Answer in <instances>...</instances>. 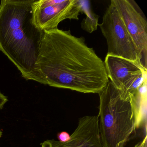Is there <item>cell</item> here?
Here are the masks:
<instances>
[{
	"label": "cell",
	"instance_id": "cell-6",
	"mask_svg": "<svg viewBox=\"0 0 147 147\" xmlns=\"http://www.w3.org/2000/svg\"><path fill=\"white\" fill-rule=\"evenodd\" d=\"M33 22L42 31L57 28L66 19H79L82 13L81 0H34L32 5Z\"/></svg>",
	"mask_w": 147,
	"mask_h": 147
},
{
	"label": "cell",
	"instance_id": "cell-12",
	"mask_svg": "<svg viewBox=\"0 0 147 147\" xmlns=\"http://www.w3.org/2000/svg\"><path fill=\"white\" fill-rule=\"evenodd\" d=\"M8 101L7 97L0 92V109H2L5 104Z\"/></svg>",
	"mask_w": 147,
	"mask_h": 147
},
{
	"label": "cell",
	"instance_id": "cell-14",
	"mask_svg": "<svg viewBox=\"0 0 147 147\" xmlns=\"http://www.w3.org/2000/svg\"><path fill=\"white\" fill-rule=\"evenodd\" d=\"M2 131H1V130L0 129V138L1 137V136H2Z\"/></svg>",
	"mask_w": 147,
	"mask_h": 147
},
{
	"label": "cell",
	"instance_id": "cell-2",
	"mask_svg": "<svg viewBox=\"0 0 147 147\" xmlns=\"http://www.w3.org/2000/svg\"><path fill=\"white\" fill-rule=\"evenodd\" d=\"M34 0H2L0 4V51L26 80L45 85L37 63L44 31L33 22Z\"/></svg>",
	"mask_w": 147,
	"mask_h": 147
},
{
	"label": "cell",
	"instance_id": "cell-9",
	"mask_svg": "<svg viewBox=\"0 0 147 147\" xmlns=\"http://www.w3.org/2000/svg\"><path fill=\"white\" fill-rule=\"evenodd\" d=\"M129 101L134 114L136 129L143 128L147 132V82L129 96Z\"/></svg>",
	"mask_w": 147,
	"mask_h": 147
},
{
	"label": "cell",
	"instance_id": "cell-4",
	"mask_svg": "<svg viewBox=\"0 0 147 147\" xmlns=\"http://www.w3.org/2000/svg\"><path fill=\"white\" fill-rule=\"evenodd\" d=\"M98 26L106 39L107 55L142 63V55L129 34L114 0L111 1Z\"/></svg>",
	"mask_w": 147,
	"mask_h": 147
},
{
	"label": "cell",
	"instance_id": "cell-13",
	"mask_svg": "<svg viewBox=\"0 0 147 147\" xmlns=\"http://www.w3.org/2000/svg\"><path fill=\"white\" fill-rule=\"evenodd\" d=\"M134 147H147V135L145 136L142 141L136 144Z\"/></svg>",
	"mask_w": 147,
	"mask_h": 147
},
{
	"label": "cell",
	"instance_id": "cell-5",
	"mask_svg": "<svg viewBox=\"0 0 147 147\" xmlns=\"http://www.w3.org/2000/svg\"><path fill=\"white\" fill-rule=\"evenodd\" d=\"M104 63L109 80L125 100L147 81V68L142 63L107 55Z\"/></svg>",
	"mask_w": 147,
	"mask_h": 147
},
{
	"label": "cell",
	"instance_id": "cell-3",
	"mask_svg": "<svg viewBox=\"0 0 147 147\" xmlns=\"http://www.w3.org/2000/svg\"><path fill=\"white\" fill-rule=\"evenodd\" d=\"M99 126L103 147H124L136 130L135 119L129 100L110 80L98 93Z\"/></svg>",
	"mask_w": 147,
	"mask_h": 147
},
{
	"label": "cell",
	"instance_id": "cell-8",
	"mask_svg": "<svg viewBox=\"0 0 147 147\" xmlns=\"http://www.w3.org/2000/svg\"><path fill=\"white\" fill-rule=\"evenodd\" d=\"M41 147H103L98 117L86 116L80 118L69 140L66 142L47 140L41 144Z\"/></svg>",
	"mask_w": 147,
	"mask_h": 147
},
{
	"label": "cell",
	"instance_id": "cell-10",
	"mask_svg": "<svg viewBox=\"0 0 147 147\" xmlns=\"http://www.w3.org/2000/svg\"><path fill=\"white\" fill-rule=\"evenodd\" d=\"M81 1L82 4V13H84L86 15V17L81 24V28L87 32L91 33L98 29L99 17L92 11L89 1Z\"/></svg>",
	"mask_w": 147,
	"mask_h": 147
},
{
	"label": "cell",
	"instance_id": "cell-1",
	"mask_svg": "<svg viewBox=\"0 0 147 147\" xmlns=\"http://www.w3.org/2000/svg\"><path fill=\"white\" fill-rule=\"evenodd\" d=\"M37 65L45 85L53 87L98 93L109 81L104 61L69 30L44 31Z\"/></svg>",
	"mask_w": 147,
	"mask_h": 147
},
{
	"label": "cell",
	"instance_id": "cell-11",
	"mask_svg": "<svg viewBox=\"0 0 147 147\" xmlns=\"http://www.w3.org/2000/svg\"><path fill=\"white\" fill-rule=\"evenodd\" d=\"M57 138L61 142H66L69 140L70 136L66 131H62L57 134Z\"/></svg>",
	"mask_w": 147,
	"mask_h": 147
},
{
	"label": "cell",
	"instance_id": "cell-7",
	"mask_svg": "<svg viewBox=\"0 0 147 147\" xmlns=\"http://www.w3.org/2000/svg\"><path fill=\"white\" fill-rule=\"evenodd\" d=\"M125 27L147 63V22L134 0H114Z\"/></svg>",
	"mask_w": 147,
	"mask_h": 147
}]
</instances>
